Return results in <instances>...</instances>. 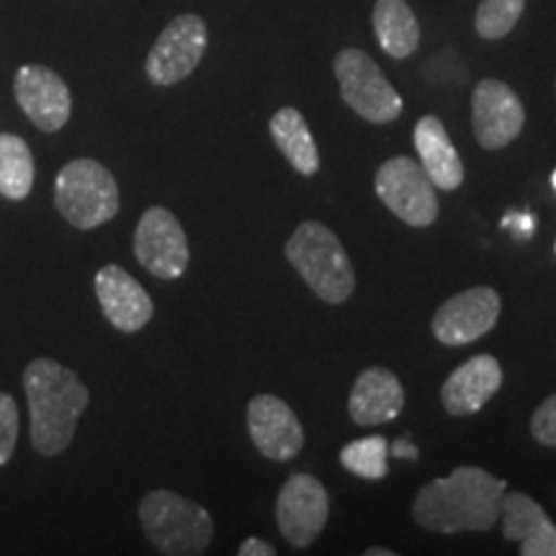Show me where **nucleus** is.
<instances>
[{"mask_svg":"<svg viewBox=\"0 0 556 556\" xmlns=\"http://www.w3.org/2000/svg\"><path fill=\"white\" fill-rule=\"evenodd\" d=\"M500 294L492 287H475L451 296L433 317V336L443 345H469L497 325Z\"/></svg>","mask_w":556,"mask_h":556,"instance_id":"13","label":"nucleus"},{"mask_svg":"<svg viewBox=\"0 0 556 556\" xmlns=\"http://www.w3.org/2000/svg\"><path fill=\"white\" fill-rule=\"evenodd\" d=\"M505 495L503 479L479 467H458L446 479H433L413 500L417 526L433 533L492 531Z\"/></svg>","mask_w":556,"mask_h":556,"instance_id":"1","label":"nucleus"},{"mask_svg":"<svg viewBox=\"0 0 556 556\" xmlns=\"http://www.w3.org/2000/svg\"><path fill=\"white\" fill-rule=\"evenodd\" d=\"M208 45L206 21L197 13H184L173 18L163 31L144 62V73L152 86H176L186 80L199 67Z\"/></svg>","mask_w":556,"mask_h":556,"instance_id":"8","label":"nucleus"},{"mask_svg":"<svg viewBox=\"0 0 556 556\" xmlns=\"http://www.w3.org/2000/svg\"><path fill=\"white\" fill-rule=\"evenodd\" d=\"M389 456V443L387 438L371 435V438H358V441L348 443L340 451V464L361 479H384L389 471L387 464Z\"/></svg>","mask_w":556,"mask_h":556,"instance_id":"23","label":"nucleus"},{"mask_svg":"<svg viewBox=\"0 0 556 556\" xmlns=\"http://www.w3.org/2000/svg\"><path fill=\"white\" fill-rule=\"evenodd\" d=\"M96 296H99L103 317L119 332H139L155 312L142 283L114 263L96 274Z\"/></svg>","mask_w":556,"mask_h":556,"instance_id":"15","label":"nucleus"},{"mask_svg":"<svg viewBox=\"0 0 556 556\" xmlns=\"http://www.w3.org/2000/svg\"><path fill=\"white\" fill-rule=\"evenodd\" d=\"M330 516V497L323 482L312 475H291L276 500V523L291 546L307 548L325 531Z\"/></svg>","mask_w":556,"mask_h":556,"instance_id":"10","label":"nucleus"},{"mask_svg":"<svg viewBox=\"0 0 556 556\" xmlns=\"http://www.w3.org/2000/svg\"><path fill=\"white\" fill-rule=\"evenodd\" d=\"M500 387H503V366L497 358L482 353L451 374L441 389V402L448 415H475L495 397Z\"/></svg>","mask_w":556,"mask_h":556,"instance_id":"16","label":"nucleus"},{"mask_svg":"<svg viewBox=\"0 0 556 556\" xmlns=\"http://www.w3.org/2000/svg\"><path fill=\"white\" fill-rule=\"evenodd\" d=\"M392 454L394 456H407V458H417V448L415 446H409L407 441H397L392 446Z\"/></svg>","mask_w":556,"mask_h":556,"instance_id":"29","label":"nucleus"},{"mask_svg":"<svg viewBox=\"0 0 556 556\" xmlns=\"http://www.w3.org/2000/svg\"><path fill=\"white\" fill-rule=\"evenodd\" d=\"M500 520H503V536L507 541H526L548 523V516L536 500L523 492H505L500 503Z\"/></svg>","mask_w":556,"mask_h":556,"instance_id":"22","label":"nucleus"},{"mask_svg":"<svg viewBox=\"0 0 556 556\" xmlns=\"http://www.w3.org/2000/svg\"><path fill=\"white\" fill-rule=\"evenodd\" d=\"M24 392L34 451L41 456L65 454L90 402L88 387L73 368L52 358H34L24 368Z\"/></svg>","mask_w":556,"mask_h":556,"instance_id":"2","label":"nucleus"},{"mask_svg":"<svg viewBox=\"0 0 556 556\" xmlns=\"http://www.w3.org/2000/svg\"><path fill=\"white\" fill-rule=\"evenodd\" d=\"M405 407V389L389 368H366L351 389L348 413L358 426H381L397 420Z\"/></svg>","mask_w":556,"mask_h":556,"instance_id":"17","label":"nucleus"},{"mask_svg":"<svg viewBox=\"0 0 556 556\" xmlns=\"http://www.w3.org/2000/svg\"><path fill=\"white\" fill-rule=\"evenodd\" d=\"M13 96L26 119L45 135L60 131L73 114V96H70L67 83L45 65L18 67L13 78Z\"/></svg>","mask_w":556,"mask_h":556,"instance_id":"12","label":"nucleus"},{"mask_svg":"<svg viewBox=\"0 0 556 556\" xmlns=\"http://www.w3.org/2000/svg\"><path fill=\"white\" fill-rule=\"evenodd\" d=\"M240 556H276V548L263 539H245L238 548Z\"/></svg>","mask_w":556,"mask_h":556,"instance_id":"28","label":"nucleus"},{"mask_svg":"<svg viewBox=\"0 0 556 556\" xmlns=\"http://www.w3.org/2000/svg\"><path fill=\"white\" fill-rule=\"evenodd\" d=\"M531 433L541 446L556 448V394H552L546 402H541L536 413H533Z\"/></svg>","mask_w":556,"mask_h":556,"instance_id":"26","label":"nucleus"},{"mask_svg":"<svg viewBox=\"0 0 556 556\" xmlns=\"http://www.w3.org/2000/svg\"><path fill=\"white\" fill-rule=\"evenodd\" d=\"M526 0H482L475 16V29L482 39H503L523 16Z\"/></svg>","mask_w":556,"mask_h":556,"instance_id":"24","label":"nucleus"},{"mask_svg":"<svg viewBox=\"0 0 556 556\" xmlns=\"http://www.w3.org/2000/svg\"><path fill=\"white\" fill-rule=\"evenodd\" d=\"M526 109L518 93L503 80H479L471 93V127L484 150H503L520 135Z\"/></svg>","mask_w":556,"mask_h":556,"instance_id":"11","label":"nucleus"},{"mask_svg":"<svg viewBox=\"0 0 556 556\" xmlns=\"http://www.w3.org/2000/svg\"><path fill=\"white\" fill-rule=\"evenodd\" d=\"M520 554L523 556H556V526L548 520L531 533L526 541H520Z\"/></svg>","mask_w":556,"mask_h":556,"instance_id":"27","label":"nucleus"},{"mask_svg":"<svg viewBox=\"0 0 556 556\" xmlns=\"http://www.w3.org/2000/svg\"><path fill=\"white\" fill-rule=\"evenodd\" d=\"M413 142L422 170L433 180L435 189L456 191L464 184L462 155H458L446 127H443V122L438 116L428 114L415 124Z\"/></svg>","mask_w":556,"mask_h":556,"instance_id":"18","label":"nucleus"},{"mask_svg":"<svg viewBox=\"0 0 556 556\" xmlns=\"http://www.w3.org/2000/svg\"><path fill=\"white\" fill-rule=\"evenodd\" d=\"M119 186L99 160L78 157L54 180V206L75 229H96L119 214Z\"/></svg>","mask_w":556,"mask_h":556,"instance_id":"5","label":"nucleus"},{"mask_svg":"<svg viewBox=\"0 0 556 556\" xmlns=\"http://www.w3.org/2000/svg\"><path fill=\"white\" fill-rule=\"evenodd\" d=\"M34 189V152L24 137L0 135V197L24 201Z\"/></svg>","mask_w":556,"mask_h":556,"instance_id":"21","label":"nucleus"},{"mask_svg":"<svg viewBox=\"0 0 556 556\" xmlns=\"http://www.w3.org/2000/svg\"><path fill=\"white\" fill-rule=\"evenodd\" d=\"M287 261L323 302L343 304L356 289V274L343 242L319 222H302L294 229L287 242Z\"/></svg>","mask_w":556,"mask_h":556,"instance_id":"4","label":"nucleus"},{"mask_svg":"<svg viewBox=\"0 0 556 556\" xmlns=\"http://www.w3.org/2000/svg\"><path fill=\"white\" fill-rule=\"evenodd\" d=\"M135 258L155 278L176 281L189 268L191 253L184 227L165 206H150L135 229Z\"/></svg>","mask_w":556,"mask_h":556,"instance_id":"9","label":"nucleus"},{"mask_svg":"<svg viewBox=\"0 0 556 556\" xmlns=\"http://www.w3.org/2000/svg\"><path fill=\"white\" fill-rule=\"evenodd\" d=\"M374 191L381 204L409 227H428L438 219V193L433 180L413 157H389L377 170Z\"/></svg>","mask_w":556,"mask_h":556,"instance_id":"7","label":"nucleus"},{"mask_svg":"<svg viewBox=\"0 0 556 556\" xmlns=\"http://www.w3.org/2000/svg\"><path fill=\"white\" fill-rule=\"evenodd\" d=\"M18 443V407L9 392H0V467L11 462Z\"/></svg>","mask_w":556,"mask_h":556,"instance_id":"25","label":"nucleus"},{"mask_svg":"<svg viewBox=\"0 0 556 556\" xmlns=\"http://www.w3.org/2000/svg\"><path fill=\"white\" fill-rule=\"evenodd\" d=\"M340 96L361 119L371 124H389L402 114V99L397 88L381 73V67L364 50L348 47L336 54L332 62Z\"/></svg>","mask_w":556,"mask_h":556,"instance_id":"6","label":"nucleus"},{"mask_svg":"<svg viewBox=\"0 0 556 556\" xmlns=\"http://www.w3.org/2000/svg\"><path fill=\"white\" fill-rule=\"evenodd\" d=\"M270 137H274L276 148L283 152V157L289 160V165L299 176H315L319 170L315 137L307 127V119L296 109L283 106L276 111L274 119H270Z\"/></svg>","mask_w":556,"mask_h":556,"instance_id":"20","label":"nucleus"},{"mask_svg":"<svg viewBox=\"0 0 556 556\" xmlns=\"http://www.w3.org/2000/svg\"><path fill=\"white\" fill-rule=\"evenodd\" d=\"M552 186H554V191H556V170H554V176H552Z\"/></svg>","mask_w":556,"mask_h":556,"instance_id":"31","label":"nucleus"},{"mask_svg":"<svg viewBox=\"0 0 556 556\" xmlns=\"http://www.w3.org/2000/svg\"><path fill=\"white\" fill-rule=\"evenodd\" d=\"M248 433L270 462H291L304 446L302 422L294 409L274 394H258L248 402Z\"/></svg>","mask_w":556,"mask_h":556,"instance_id":"14","label":"nucleus"},{"mask_svg":"<svg viewBox=\"0 0 556 556\" xmlns=\"http://www.w3.org/2000/svg\"><path fill=\"white\" fill-rule=\"evenodd\" d=\"M139 523L160 554L199 556L214 536V520L204 505L173 490H152L139 503Z\"/></svg>","mask_w":556,"mask_h":556,"instance_id":"3","label":"nucleus"},{"mask_svg":"<svg viewBox=\"0 0 556 556\" xmlns=\"http://www.w3.org/2000/svg\"><path fill=\"white\" fill-rule=\"evenodd\" d=\"M366 556H394L392 548H366Z\"/></svg>","mask_w":556,"mask_h":556,"instance_id":"30","label":"nucleus"},{"mask_svg":"<svg viewBox=\"0 0 556 556\" xmlns=\"http://www.w3.org/2000/svg\"><path fill=\"white\" fill-rule=\"evenodd\" d=\"M374 34L389 58L405 60L420 45V24L405 0H377L374 5Z\"/></svg>","mask_w":556,"mask_h":556,"instance_id":"19","label":"nucleus"}]
</instances>
